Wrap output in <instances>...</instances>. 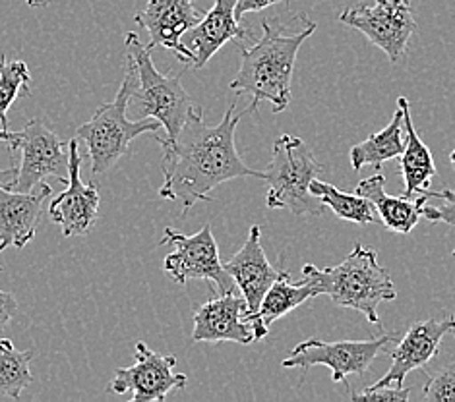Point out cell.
Instances as JSON below:
<instances>
[{
  "mask_svg": "<svg viewBox=\"0 0 455 402\" xmlns=\"http://www.w3.org/2000/svg\"><path fill=\"white\" fill-rule=\"evenodd\" d=\"M51 193L52 188L43 182L31 192L0 188V254L10 246L21 249L34 240Z\"/></svg>",
  "mask_w": 455,
  "mask_h": 402,
  "instance_id": "17",
  "label": "cell"
},
{
  "mask_svg": "<svg viewBox=\"0 0 455 402\" xmlns=\"http://www.w3.org/2000/svg\"><path fill=\"white\" fill-rule=\"evenodd\" d=\"M397 335H382L371 341H338L326 343L320 339H308L299 343L281 366L285 369H302L308 372L312 366H328L333 383L349 385V375H363L368 372L376 358L387 354L389 344Z\"/></svg>",
  "mask_w": 455,
  "mask_h": 402,
  "instance_id": "7",
  "label": "cell"
},
{
  "mask_svg": "<svg viewBox=\"0 0 455 402\" xmlns=\"http://www.w3.org/2000/svg\"><path fill=\"white\" fill-rule=\"evenodd\" d=\"M18 138H20V132H10V130L0 128V141H6V144H10V149L16 146Z\"/></svg>",
  "mask_w": 455,
  "mask_h": 402,
  "instance_id": "32",
  "label": "cell"
},
{
  "mask_svg": "<svg viewBox=\"0 0 455 402\" xmlns=\"http://www.w3.org/2000/svg\"><path fill=\"white\" fill-rule=\"evenodd\" d=\"M448 335L455 336V318L425 319L411 325V329L397 343L395 349L387 352V356L392 358V366H389L386 375L378 379L372 387H403L405 377L411 372L422 369L438 354L443 336Z\"/></svg>",
  "mask_w": 455,
  "mask_h": 402,
  "instance_id": "14",
  "label": "cell"
},
{
  "mask_svg": "<svg viewBox=\"0 0 455 402\" xmlns=\"http://www.w3.org/2000/svg\"><path fill=\"white\" fill-rule=\"evenodd\" d=\"M236 103L227 108L221 122L208 126L204 113L194 106L177 139L156 138L164 147V186L159 195L169 201H180L187 215L198 201H213L212 190L236 178L264 180L266 172L254 170L241 159L235 146V130L241 114H235Z\"/></svg>",
  "mask_w": 455,
  "mask_h": 402,
  "instance_id": "1",
  "label": "cell"
},
{
  "mask_svg": "<svg viewBox=\"0 0 455 402\" xmlns=\"http://www.w3.org/2000/svg\"><path fill=\"white\" fill-rule=\"evenodd\" d=\"M223 267L233 277L236 288L241 290V295L246 300V315H252L259 310V303H262L266 292L281 273V271L274 269V265L269 264L262 248V228L258 225L251 226L243 248L238 249L229 262L223 264Z\"/></svg>",
  "mask_w": 455,
  "mask_h": 402,
  "instance_id": "16",
  "label": "cell"
},
{
  "mask_svg": "<svg viewBox=\"0 0 455 402\" xmlns=\"http://www.w3.org/2000/svg\"><path fill=\"white\" fill-rule=\"evenodd\" d=\"M138 88L136 68L126 59V78L121 90L109 103H101L95 108L88 122L76 128V138L84 141L88 155L92 159V175H105L126 154L132 141L142 134H156L161 126L159 121L151 116L130 121L126 116L128 103Z\"/></svg>",
  "mask_w": 455,
  "mask_h": 402,
  "instance_id": "4",
  "label": "cell"
},
{
  "mask_svg": "<svg viewBox=\"0 0 455 402\" xmlns=\"http://www.w3.org/2000/svg\"><path fill=\"white\" fill-rule=\"evenodd\" d=\"M405 149V132H403V108L397 105L392 122L382 132L368 136L361 144H356L349 151L351 167L361 170L366 165H372L380 170L386 161L397 159Z\"/></svg>",
  "mask_w": 455,
  "mask_h": 402,
  "instance_id": "22",
  "label": "cell"
},
{
  "mask_svg": "<svg viewBox=\"0 0 455 402\" xmlns=\"http://www.w3.org/2000/svg\"><path fill=\"white\" fill-rule=\"evenodd\" d=\"M0 271H3V267H0Z\"/></svg>",
  "mask_w": 455,
  "mask_h": 402,
  "instance_id": "36",
  "label": "cell"
},
{
  "mask_svg": "<svg viewBox=\"0 0 455 402\" xmlns=\"http://www.w3.org/2000/svg\"><path fill=\"white\" fill-rule=\"evenodd\" d=\"M310 192L314 195H318L322 203L338 215L341 221H351L359 225H371L380 221L374 205L359 193L339 192L338 188L331 186V184L322 182L318 178H314L310 182Z\"/></svg>",
  "mask_w": 455,
  "mask_h": 402,
  "instance_id": "23",
  "label": "cell"
},
{
  "mask_svg": "<svg viewBox=\"0 0 455 402\" xmlns=\"http://www.w3.org/2000/svg\"><path fill=\"white\" fill-rule=\"evenodd\" d=\"M124 47L126 59L136 68L138 88L132 101L138 105L140 118H156L165 128L167 139H177L194 108L190 95L182 88L179 75H165L156 68L151 60L154 51H149L134 31L126 34Z\"/></svg>",
  "mask_w": 455,
  "mask_h": 402,
  "instance_id": "6",
  "label": "cell"
},
{
  "mask_svg": "<svg viewBox=\"0 0 455 402\" xmlns=\"http://www.w3.org/2000/svg\"><path fill=\"white\" fill-rule=\"evenodd\" d=\"M16 310H18L16 298L10 295V292L0 290V331L8 327V323L12 321Z\"/></svg>",
  "mask_w": 455,
  "mask_h": 402,
  "instance_id": "30",
  "label": "cell"
},
{
  "mask_svg": "<svg viewBox=\"0 0 455 402\" xmlns=\"http://www.w3.org/2000/svg\"><path fill=\"white\" fill-rule=\"evenodd\" d=\"M28 3V6H31V8H41V6H47L51 0H26Z\"/></svg>",
  "mask_w": 455,
  "mask_h": 402,
  "instance_id": "33",
  "label": "cell"
},
{
  "mask_svg": "<svg viewBox=\"0 0 455 402\" xmlns=\"http://www.w3.org/2000/svg\"><path fill=\"white\" fill-rule=\"evenodd\" d=\"M279 3H287V0H236L235 16L238 21H241L243 16H246L248 12H259V10H266Z\"/></svg>",
  "mask_w": 455,
  "mask_h": 402,
  "instance_id": "29",
  "label": "cell"
},
{
  "mask_svg": "<svg viewBox=\"0 0 455 402\" xmlns=\"http://www.w3.org/2000/svg\"><path fill=\"white\" fill-rule=\"evenodd\" d=\"M246 311L248 306L241 290L225 292L202 303L194 315L192 343H254Z\"/></svg>",
  "mask_w": 455,
  "mask_h": 402,
  "instance_id": "15",
  "label": "cell"
},
{
  "mask_svg": "<svg viewBox=\"0 0 455 402\" xmlns=\"http://www.w3.org/2000/svg\"><path fill=\"white\" fill-rule=\"evenodd\" d=\"M339 21L359 29L394 64L405 59L409 41L419 29L411 0H374V4H356L343 10Z\"/></svg>",
  "mask_w": 455,
  "mask_h": 402,
  "instance_id": "9",
  "label": "cell"
},
{
  "mask_svg": "<svg viewBox=\"0 0 455 402\" xmlns=\"http://www.w3.org/2000/svg\"><path fill=\"white\" fill-rule=\"evenodd\" d=\"M355 193H359L371 201L376 208V213L380 217V221L386 225V228L399 234H409L413 231L422 217L420 215L422 203L427 201V198L422 193L417 200L405 198V195H399V198L387 195L386 178L382 175H378V172L371 178L361 180Z\"/></svg>",
  "mask_w": 455,
  "mask_h": 402,
  "instance_id": "21",
  "label": "cell"
},
{
  "mask_svg": "<svg viewBox=\"0 0 455 402\" xmlns=\"http://www.w3.org/2000/svg\"><path fill=\"white\" fill-rule=\"evenodd\" d=\"M422 400L427 402H455V362L443 366L436 375L428 377L422 389Z\"/></svg>",
  "mask_w": 455,
  "mask_h": 402,
  "instance_id": "27",
  "label": "cell"
},
{
  "mask_svg": "<svg viewBox=\"0 0 455 402\" xmlns=\"http://www.w3.org/2000/svg\"><path fill=\"white\" fill-rule=\"evenodd\" d=\"M397 105L403 108V132H405V149L403 154L399 155V169L401 175H403V193L405 198H413L415 193H422L430 190L432 180L436 177V162L432 159V154L425 141L420 139L417 130L411 121V111H409V99L407 97H399Z\"/></svg>",
  "mask_w": 455,
  "mask_h": 402,
  "instance_id": "20",
  "label": "cell"
},
{
  "mask_svg": "<svg viewBox=\"0 0 455 402\" xmlns=\"http://www.w3.org/2000/svg\"><path fill=\"white\" fill-rule=\"evenodd\" d=\"M31 75L24 60H8L0 54V126L8 130V111L20 95H29Z\"/></svg>",
  "mask_w": 455,
  "mask_h": 402,
  "instance_id": "25",
  "label": "cell"
},
{
  "mask_svg": "<svg viewBox=\"0 0 455 402\" xmlns=\"http://www.w3.org/2000/svg\"><path fill=\"white\" fill-rule=\"evenodd\" d=\"M34 360V351H18L10 339L0 336V395L20 398L24 389L34 382L29 372V362Z\"/></svg>",
  "mask_w": 455,
  "mask_h": 402,
  "instance_id": "24",
  "label": "cell"
},
{
  "mask_svg": "<svg viewBox=\"0 0 455 402\" xmlns=\"http://www.w3.org/2000/svg\"><path fill=\"white\" fill-rule=\"evenodd\" d=\"M322 172L305 139L283 134L274 141L272 161L266 170L269 209H285L295 217H322L326 205L310 192V182Z\"/></svg>",
  "mask_w": 455,
  "mask_h": 402,
  "instance_id": "5",
  "label": "cell"
},
{
  "mask_svg": "<svg viewBox=\"0 0 455 402\" xmlns=\"http://www.w3.org/2000/svg\"><path fill=\"white\" fill-rule=\"evenodd\" d=\"M235 4L236 0H215V4L210 12L204 14L200 24L182 35V45L194 54L192 68H204L225 43H243L251 37V31L241 26V21L235 16Z\"/></svg>",
  "mask_w": 455,
  "mask_h": 402,
  "instance_id": "18",
  "label": "cell"
},
{
  "mask_svg": "<svg viewBox=\"0 0 455 402\" xmlns=\"http://www.w3.org/2000/svg\"><path fill=\"white\" fill-rule=\"evenodd\" d=\"M20 149V165L12 190L31 192L52 177L68 182V151L64 141L37 118L28 121L12 151Z\"/></svg>",
  "mask_w": 455,
  "mask_h": 402,
  "instance_id": "11",
  "label": "cell"
},
{
  "mask_svg": "<svg viewBox=\"0 0 455 402\" xmlns=\"http://www.w3.org/2000/svg\"><path fill=\"white\" fill-rule=\"evenodd\" d=\"M161 244L172 246V252L164 262V269L179 285H187L188 280L198 279L210 282L212 290H218V295L236 290L233 277L227 273L221 264L220 248L213 238L212 225L202 226V231L192 236L167 226Z\"/></svg>",
  "mask_w": 455,
  "mask_h": 402,
  "instance_id": "8",
  "label": "cell"
},
{
  "mask_svg": "<svg viewBox=\"0 0 455 402\" xmlns=\"http://www.w3.org/2000/svg\"><path fill=\"white\" fill-rule=\"evenodd\" d=\"M427 201L422 203L420 215L430 223H446L455 226V192L443 188L440 192H422Z\"/></svg>",
  "mask_w": 455,
  "mask_h": 402,
  "instance_id": "26",
  "label": "cell"
},
{
  "mask_svg": "<svg viewBox=\"0 0 455 402\" xmlns=\"http://www.w3.org/2000/svg\"><path fill=\"white\" fill-rule=\"evenodd\" d=\"M262 37L252 47L241 43V67L229 88L251 97L248 111L259 103H272L274 113H283L291 103V82L299 51L314 31L316 21L305 12L277 14L262 21Z\"/></svg>",
  "mask_w": 455,
  "mask_h": 402,
  "instance_id": "2",
  "label": "cell"
},
{
  "mask_svg": "<svg viewBox=\"0 0 455 402\" xmlns=\"http://www.w3.org/2000/svg\"><path fill=\"white\" fill-rule=\"evenodd\" d=\"M289 279L291 275L287 271H281L274 285L266 292L262 303H259V310L252 315H246V321L251 323L254 333V343L264 341L269 333V327L279 318H283L289 311L302 306L310 298L318 296L316 288L307 279H302L299 285H291Z\"/></svg>",
  "mask_w": 455,
  "mask_h": 402,
  "instance_id": "19",
  "label": "cell"
},
{
  "mask_svg": "<svg viewBox=\"0 0 455 402\" xmlns=\"http://www.w3.org/2000/svg\"><path fill=\"white\" fill-rule=\"evenodd\" d=\"M194 3L196 0H148L144 10L134 16L136 24L149 34L146 47L169 49L180 62L192 67L194 54L182 45V35L204 18Z\"/></svg>",
  "mask_w": 455,
  "mask_h": 402,
  "instance_id": "12",
  "label": "cell"
},
{
  "mask_svg": "<svg viewBox=\"0 0 455 402\" xmlns=\"http://www.w3.org/2000/svg\"><path fill=\"white\" fill-rule=\"evenodd\" d=\"M82 155L78 149V138L68 141V182L49 205L51 221L60 226L62 236H85L97 223L100 213V192L95 184H84Z\"/></svg>",
  "mask_w": 455,
  "mask_h": 402,
  "instance_id": "13",
  "label": "cell"
},
{
  "mask_svg": "<svg viewBox=\"0 0 455 402\" xmlns=\"http://www.w3.org/2000/svg\"><path fill=\"white\" fill-rule=\"evenodd\" d=\"M136 364L118 367L115 379L107 385V393L128 395L130 402H164L171 390L187 387L188 377L175 372L177 358L159 354L146 343H136Z\"/></svg>",
  "mask_w": 455,
  "mask_h": 402,
  "instance_id": "10",
  "label": "cell"
},
{
  "mask_svg": "<svg viewBox=\"0 0 455 402\" xmlns=\"http://www.w3.org/2000/svg\"><path fill=\"white\" fill-rule=\"evenodd\" d=\"M411 397V387H394V385H384V387H366L361 393H355L351 398L355 402H405Z\"/></svg>",
  "mask_w": 455,
  "mask_h": 402,
  "instance_id": "28",
  "label": "cell"
},
{
  "mask_svg": "<svg viewBox=\"0 0 455 402\" xmlns=\"http://www.w3.org/2000/svg\"><path fill=\"white\" fill-rule=\"evenodd\" d=\"M16 178V167H10V169H0V188H10L12 190V184Z\"/></svg>",
  "mask_w": 455,
  "mask_h": 402,
  "instance_id": "31",
  "label": "cell"
},
{
  "mask_svg": "<svg viewBox=\"0 0 455 402\" xmlns=\"http://www.w3.org/2000/svg\"><path fill=\"white\" fill-rule=\"evenodd\" d=\"M450 161H451V165L455 167V149L451 151V155H450Z\"/></svg>",
  "mask_w": 455,
  "mask_h": 402,
  "instance_id": "34",
  "label": "cell"
},
{
  "mask_svg": "<svg viewBox=\"0 0 455 402\" xmlns=\"http://www.w3.org/2000/svg\"><path fill=\"white\" fill-rule=\"evenodd\" d=\"M302 277L312 282L318 296L328 295L335 306L363 313L366 321L376 327H382L378 306L397 298V288L389 271L378 264L374 249L363 244H356L353 252L335 267L320 269L312 264L305 265Z\"/></svg>",
  "mask_w": 455,
  "mask_h": 402,
  "instance_id": "3",
  "label": "cell"
},
{
  "mask_svg": "<svg viewBox=\"0 0 455 402\" xmlns=\"http://www.w3.org/2000/svg\"><path fill=\"white\" fill-rule=\"evenodd\" d=\"M451 256H453V257H455V248H453V252H451Z\"/></svg>",
  "mask_w": 455,
  "mask_h": 402,
  "instance_id": "35",
  "label": "cell"
}]
</instances>
